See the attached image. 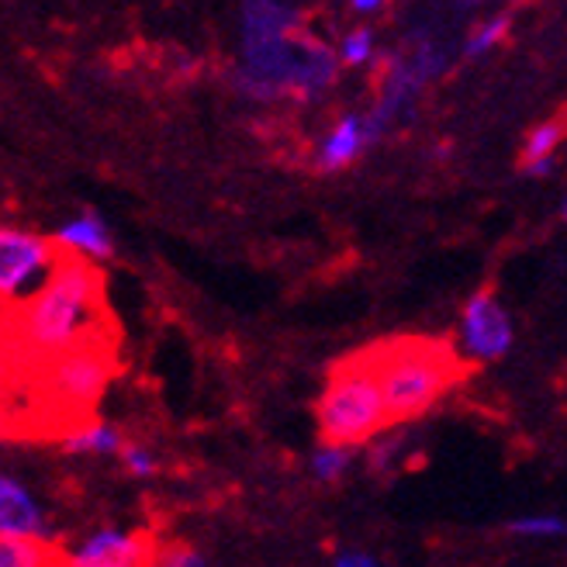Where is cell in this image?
Segmentation results:
<instances>
[{"label": "cell", "instance_id": "cell-11", "mask_svg": "<svg viewBox=\"0 0 567 567\" xmlns=\"http://www.w3.org/2000/svg\"><path fill=\"white\" fill-rule=\"evenodd\" d=\"M564 138H567V111H564V115H557V118H550V122H544V125H536V128H533V135H529V142H526V150H523L526 166L544 163V159H554V150L560 146Z\"/></svg>", "mask_w": 567, "mask_h": 567}, {"label": "cell", "instance_id": "cell-16", "mask_svg": "<svg viewBox=\"0 0 567 567\" xmlns=\"http://www.w3.org/2000/svg\"><path fill=\"white\" fill-rule=\"evenodd\" d=\"M347 464H350V453L343 446H322L316 453V461H311V467H316V474L322 481H336L339 474L347 471Z\"/></svg>", "mask_w": 567, "mask_h": 567}, {"label": "cell", "instance_id": "cell-13", "mask_svg": "<svg viewBox=\"0 0 567 567\" xmlns=\"http://www.w3.org/2000/svg\"><path fill=\"white\" fill-rule=\"evenodd\" d=\"M63 446H66V453H115L125 443L115 430H107L101 422H91L87 430H80L70 440H63Z\"/></svg>", "mask_w": 567, "mask_h": 567}, {"label": "cell", "instance_id": "cell-3", "mask_svg": "<svg viewBox=\"0 0 567 567\" xmlns=\"http://www.w3.org/2000/svg\"><path fill=\"white\" fill-rule=\"evenodd\" d=\"M336 80V55L301 28L243 35V70L236 83L252 97L316 94Z\"/></svg>", "mask_w": 567, "mask_h": 567}, {"label": "cell", "instance_id": "cell-21", "mask_svg": "<svg viewBox=\"0 0 567 567\" xmlns=\"http://www.w3.org/2000/svg\"><path fill=\"white\" fill-rule=\"evenodd\" d=\"M336 567H381L374 557H367V554H343L336 560Z\"/></svg>", "mask_w": 567, "mask_h": 567}, {"label": "cell", "instance_id": "cell-19", "mask_svg": "<svg viewBox=\"0 0 567 567\" xmlns=\"http://www.w3.org/2000/svg\"><path fill=\"white\" fill-rule=\"evenodd\" d=\"M122 457L135 474H153V457L142 446H122Z\"/></svg>", "mask_w": 567, "mask_h": 567}, {"label": "cell", "instance_id": "cell-12", "mask_svg": "<svg viewBox=\"0 0 567 567\" xmlns=\"http://www.w3.org/2000/svg\"><path fill=\"white\" fill-rule=\"evenodd\" d=\"M156 554H159L156 536L150 529H138V533H128V547L118 557H111L104 564H87V567H153ZM66 567H73V564H66Z\"/></svg>", "mask_w": 567, "mask_h": 567}, {"label": "cell", "instance_id": "cell-1", "mask_svg": "<svg viewBox=\"0 0 567 567\" xmlns=\"http://www.w3.org/2000/svg\"><path fill=\"white\" fill-rule=\"evenodd\" d=\"M4 329L24 363L118 339V326L104 295V274L66 249L45 288L35 298L8 308Z\"/></svg>", "mask_w": 567, "mask_h": 567}, {"label": "cell", "instance_id": "cell-22", "mask_svg": "<svg viewBox=\"0 0 567 567\" xmlns=\"http://www.w3.org/2000/svg\"><path fill=\"white\" fill-rule=\"evenodd\" d=\"M550 169H554V159H544V163H533V166H529V174H533V177H544V174H550Z\"/></svg>", "mask_w": 567, "mask_h": 567}, {"label": "cell", "instance_id": "cell-4", "mask_svg": "<svg viewBox=\"0 0 567 567\" xmlns=\"http://www.w3.org/2000/svg\"><path fill=\"white\" fill-rule=\"evenodd\" d=\"M319 425L326 446H353L378 436L391 425L381 388L374 374L367 371L360 353H350L329 371V384L319 402Z\"/></svg>", "mask_w": 567, "mask_h": 567}, {"label": "cell", "instance_id": "cell-9", "mask_svg": "<svg viewBox=\"0 0 567 567\" xmlns=\"http://www.w3.org/2000/svg\"><path fill=\"white\" fill-rule=\"evenodd\" d=\"M70 557L60 554V547L32 536H0V567H66Z\"/></svg>", "mask_w": 567, "mask_h": 567}, {"label": "cell", "instance_id": "cell-23", "mask_svg": "<svg viewBox=\"0 0 567 567\" xmlns=\"http://www.w3.org/2000/svg\"><path fill=\"white\" fill-rule=\"evenodd\" d=\"M381 4H374V0H357L353 4V11H360V14H371V11H378Z\"/></svg>", "mask_w": 567, "mask_h": 567}, {"label": "cell", "instance_id": "cell-15", "mask_svg": "<svg viewBox=\"0 0 567 567\" xmlns=\"http://www.w3.org/2000/svg\"><path fill=\"white\" fill-rule=\"evenodd\" d=\"M519 536H567V523L560 516H523L513 523Z\"/></svg>", "mask_w": 567, "mask_h": 567}, {"label": "cell", "instance_id": "cell-20", "mask_svg": "<svg viewBox=\"0 0 567 567\" xmlns=\"http://www.w3.org/2000/svg\"><path fill=\"white\" fill-rule=\"evenodd\" d=\"M0 440H18V422L4 394H0Z\"/></svg>", "mask_w": 567, "mask_h": 567}, {"label": "cell", "instance_id": "cell-5", "mask_svg": "<svg viewBox=\"0 0 567 567\" xmlns=\"http://www.w3.org/2000/svg\"><path fill=\"white\" fill-rule=\"evenodd\" d=\"M63 249L55 239L0 229V305L14 308L35 298L60 264Z\"/></svg>", "mask_w": 567, "mask_h": 567}, {"label": "cell", "instance_id": "cell-8", "mask_svg": "<svg viewBox=\"0 0 567 567\" xmlns=\"http://www.w3.org/2000/svg\"><path fill=\"white\" fill-rule=\"evenodd\" d=\"M52 239H55V246H63L66 252H76L83 260L111 257V233L104 229V221L97 215H80L76 221L63 225Z\"/></svg>", "mask_w": 567, "mask_h": 567}, {"label": "cell", "instance_id": "cell-2", "mask_svg": "<svg viewBox=\"0 0 567 567\" xmlns=\"http://www.w3.org/2000/svg\"><path fill=\"white\" fill-rule=\"evenodd\" d=\"M360 360L381 388L391 425L430 412L440 394L464 378L461 357L443 339H384V343L360 350Z\"/></svg>", "mask_w": 567, "mask_h": 567}, {"label": "cell", "instance_id": "cell-18", "mask_svg": "<svg viewBox=\"0 0 567 567\" xmlns=\"http://www.w3.org/2000/svg\"><path fill=\"white\" fill-rule=\"evenodd\" d=\"M153 567H205V564L187 544H169V547H159Z\"/></svg>", "mask_w": 567, "mask_h": 567}, {"label": "cell", "instance_id": "cell-17", "mask_svg": "<svg viewBox=\"0 0 567 567\" xmlns=\"http://www.w3.org/2000/svg\"><path fill=\"white\" fill-rule=\"evenodd\" d=\"M371 52H374V35L367 32V28H357V32H350V35L343 39V60H347L350 66L367 63V60H371Z\"/></svg>", "mask_w": 567, "mask_h": 567}, {"label": "cell", "instance_id": "cell-10", "mask_svg": "<svg viewBox=\"0 0 567 567\" xmlns=\"http://www.w3.org/2000/svg\"><path fill=\"white\" fill-rule=\"evenodd\" d=\"M363 146H367V142H363V118L347 115L343 122L332 128V135L326 138V146L319 153V163H322V169H339V166L353 163Z\"/></svg>", "mask_w": 567, "mask_h": 567}, {"label": "cell", "instance_id": "cell-14", "mask_svg": "<svg viewBox=\"0 0 567 567\" xmlns=\"http://www.w3.org/2000/svg\"><path fill=\"white\" fill-rule=\"evenodd\" d=\"M508 24H513V21H508L505 14H498V18L481 24L477 32L471 35V42H467V55H485L488 49H495L508 35Z\"/></svg>", "mask_w": 567, "mask_h": 567}, {"label": "cell", "instance_id": "cell-7", "mask_svg": "<svg viewBox=\"0 0 567 567\" xmlns=\"http://www.w3.org/2000/svg\"><path fill=\"white\" fill-rule=\"evenodd\" d=\"M42 533L45 526L35 502L28 498L18 481L0 477V536H32V540H42Z\"/></svg>", "mask_w": 567, "mask_h": 567}, {"label": "cell", "instance_id": "cell-24", "mask_svg": "<svg viewBox=\"0 0 567 567\" xmlns=\"http://www.w3.org/2000/svg\"><path fill=\"white\" fill-rule=\"evenodd\" d=\"M564 218H567V205H564Z\"/></svg>", "mask_w": 567, "mask_h": 567}, {"label": "cell", "instance_id": "cell-6", "mask_svg": "<svg viewBox=\"0 0 567 567\" xmlns=\"http://www.w3.org/2000/svg\"><path fill=\"white\" fill-rule=\"evenodd\" d=\"M464 347L481 360H498L513 347V322L492 291H477L464 308Z\"/></svg>", "mask_w": 567, "mask_h": 567}]
</instances>
